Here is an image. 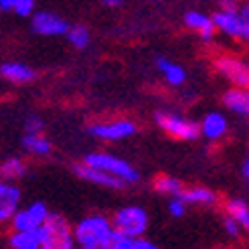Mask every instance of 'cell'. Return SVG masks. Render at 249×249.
<instances>
[{
	"instance_id": "8fae6325",
	"label": "cell",
	"mask_w": 249,
	"mask_h": 249,
	"mask_svg": "<svg viewBox=\"0 0 249 249\" xmlns=\"http://www.w3.org/2000/svg\"><path fill=\"white\" fill-rule=\"evenodd\" d=\"M71 27L69 24L53 15V12H36L33 17V31L36 35H43V36H59V35H67Z\"/></svg>"
},
{
	"instance_id": "ac0fdd59",
	"label": "cell",
	"mask_w": 249,
	"mask_h": 249,
	"mask_svg": "<svg viewBox=\"0 0 249 249\" xmlns=\"http://www.w3.org/2000/svg\"><path fill=\"white\" fill-rule=\"evenodd\" d=\"M8 243L15 249H39L41 237L36 233V229L35 231H15L8 237Z\"/></svg>"
},
{
	"instance_id": "4fadbf2b",
	"label": "cell",
	"mask_w": 249,
	"mask_h": 249,
	"mask_svg": "<svg viewBox=\"0 0 249 249\" xmlns=\"http://www.w3.org/2000/svg\"><path fill=\"white\" fill-rule=\"evenodd\" d=\"M184 24L201 35L203 41L213 39L215 29H217L215 22H213V17H207V15H203V12H195V10H191V12H186L184 15Z\"/></svg>"
},
{
	"instance_id": "30bf717a",
	"label": "cell",
	"mask_w": 249,
	"mask_h": 249,
	"mask_svg": "<svg viewBox=\"0 0 249 249\" xmlns=\"http://www.w3.org/2000/svg\"><path fill=\"white\" fill-rule=\"evenodd\" d=\"M217 71L227 77L235 87H249V67L233 57H219L215 63Z\"/></svg>"
},
{
	"instance_id": "2e32d148",
	"label": "cell",
	"mask_w": 249,
	"mask_h": 249,
	"mask_svg": "<svg viewBox=\"0 0 249 249\" xmlns=\"http://www.w3.org/2000/svg\"><path fill=\"white\" fill-rule=\"evenodd\" d=\"M0 75L12 83H29L36 77V73L29 65H22V63H2Z\"/></svg>"
},
{
	"instance_id": "ba28073f",
	"label": "cell",
	"mask_w": 249,
	"mask_h": 249,
	"mask_svg": "<svg viewBox=\"0 0 249 249\" xmlns=\"http://www.w3.org/2000/svg\"><path fill=\"white\" fill-rule=\"evenodd\" d=\"M213 22H215V27L221 33H225L227 36H233V39H239L241 36V15H239V10L235 8L233 0H227V2L223 4V10L215 12Z\"/></svg>"
},
{
	"instance_id": "603a6c76",
	"label": "cell",
	"mask_w": 249,
	"mask_h": 249,
	"mask_svg": "<svg viewBox=\"0 0 249 249\" xmlns=\"http://www.w3.org/2000/svg\"><path fill=\"white\" fill-rule=\"evenodd\" d=\"M0 172H2V178L4 180H17V178H22L27 168H24L22 160L18 158H6L2 166H0Z\"/></svg>"
},
{
	"instance_id": "f1b7e54d",
	"label": "cell",
	"mask_w": 249,
	"mask_h": 249,
	"mask_svg": "<svg viewBox=\"0 0 249 249\" xmlns=\"http://www.w3.org/2000/svg\"><path fill=\"white\" fill-rule=\"evenodd\" d=\"M223 227H225V231H227V235L229 237H239V223L235 221L231 215H227L225 217V221H223Z\"/></svg>"
},
{
	"instance_id": "d4e9b609",
	"label": "cell",
	"mask_w": 249,
	"mask_h": 249,
	"mask_svg": "<svg viewBox=\"0 0 249 249\" xmlns=\"http://www.w3.org/2000/svg\"><path fill=\"white\" fill-rule=\"evenodd\" d=\"M154 189L158 193H162V195H168V196H177L184 191L182 182L178 178H172V177H158L156 182H154Z\"/></svg>"
},
{
	"instance_id": "484cf974",
	"label": "cell",
	"mask_w": 249,
	"mask_h": 249,
	"mask_svg": "<svg viewBox=\"0 0 249 249\" xmlns=\"http://www.w3.org/2000/svg\"><path fill=\"white\" fill-rule=\"evenodd\" d=\"M67 41L75 47V49H85L89 45V31H87L83 24H75L67 31Z\"/></svg>"
},
{
	"instance_id": "e0dca14e",
	"label": "cell",
	"mask_w": 249,
	"mask_h": 249,
	"mask_svg": "<svg viewBox=\"0 0 249 249\" xmlns=\"http://www.w3.org/2000/svg\"><path fill=\"white\" fill-rule=\"evenodd\" d=\"M156 67H158L160 73H162V77L166 79V83H170L174 87L182 85L184 79H186L184 69L180 65H177V63H172V61H168V59H158L156 61Z\"/></svg>"
},
{
	"instance_id": "3957f363",
	"label": "cell",
	"mask_w": 249,
	"mask_h": 249,
	"mask_svg": "<svg viewBox=\"0 0 249 249\" xmlns=\"http://www.w3.org/2000/svg\"><path fill=\"white\" fill-rule=\"evenodd\" d=\"M154 120L168 136L177 140H196L203 134L201 126H196L193 120H186L178 114H172V111H158Z\"/></svg>"
},
{
	"instance_id": "9a60e30c",
	"label": "cell",
	"mask_w": 249,
	"mask_h": 249,
	"mask_svg": "<svg viewBox=\"0 0 249 249\" xmlns=\"http://www.w3.org/2000/svg\"><path fill=\"white\" fill-rule=\"evenodd\" d=\"M201 132L207 140H219L225 136L227 132V120L225 116H221L219 111H211L203 118V124H201Z\"/></svg>"
},
{
	"instance_id": "f546056e",
	"label": "cell",
	"mask_w": 249,
	"mask_h": 249,
	"mask_svg": "<svg viewBox=\"0 0 249 249\" xmlns=\"http://www.w3.org/2000/svg\"><path fill=\"white\" fill-rule=\"evenodd\" d=\"M43 128V122L39 120V116H29L27 122H24V130L29 134H39Z\"/></svg>"
},
{
	"instance_id": "5b68a950",
	"label": "cell",
	"mask_w": 249,
	"mask_h": 249,
	"mask_svg": "<svg viewBox=\"0 0 249 249\" xmlns=\"http://www.w3.org/2000/svg\"><path fill=\"white\" fill-rule=\"evenodd\" d=\"M111 223H114L116 231L124 235H132V237H140L148 227V215L140 207H124L114 215Z\"/></svg>"
},
{
	"instance_id": "7402d4cb",
	"label": "cell",
	"mask_w": 249,
	"mask_h": 249,
	"mask_svg": "<svg viewBox=\"0 0 249 249\" xmlns=\"http://www.w3.org/2000/svg\"><path fill=\"white\" fill-rule=\"evenodd\" d=\"M227 213L239 223V225L249 231V207L245 201H241V198H233V201L227 203Z\"/></svg>"
},
{
	"instance_id": "cb8c5ba5",
	"label": "cell",
	"mask_w": 249,
	"mask_h": 249,
	"mask_svg": "<svg viewBox=\"0 0 249 249\" xmlns=\"http://www.w3.org/2000/svg\"><path fill=\"white\" fill-rule=\"evenodd\" d=\"M0 8L4 12H17L18 17H31L35 10V0H0Z\"/></svg>"
},
{
	"instance_id": "4dcf8cb0",
	"label": "cell",
	"mask_w": 249,
	"mask_h": 249,
	"mask_svg": "<svg viewBox=\"0 0 249 249\" xmlns=\"http://www.w3.org/2000/svg\"><path fill=\"white\" fill-rule=\"evenodd\" d=\"M102 2H104V6H107V8H118V6L124 2V0H102Z\"/></svg>"
},
{
	"instance_id": "7c38bea8",
	"label": "cell",
	"mask_w": 249,
	"mask_h": 249,
	"mask_svg": "<svg viewBox=\"0 0 249 249\" xmlns=\"http://www.w3.org/2000/svg\"><path fill=\"white\" fill-rule=\"evenodd\" d=\"M18 205H20V191L15 184H0V219L8 221L18 213Z\"/></svg>"
},
{
	"instance_id": "6da1fadb",
	"label": "cell",
	"mask_w": 249,
	"mask_h": 249,
	"mask_svg": "<svg viewBox=\"0 0 249 249\" xmlns=\"http://www.w3.org/2000/svg\"><path fill=\"white\" fill-rule=\"evenodd\" d=\"M73 235H75V243L83 249H111L116 227L106 217L93 215L79 221Z\"/></svg>"
},
{
	"instance_id": "5bb4252c",
	"label": "cell",
	"mask_w": 249,
	"mask_h": 249,
	"mask_svg": "<svg viewBox=\"0 0 249 249\" xmlns=\"http://www.w3.org/2000/svg\"><path fill=\"white\" fill-rule=\"evenodd\" d=\"M223 104L233 114L249 116V87H235L223 95Z\"/></svg>"
},
{
	"instance_id": "9c48e42d",
	"label": "cell",
	"mask_w": 249,
	"mask_h": 249,
	"mask_svg": "<svg viewBox=\"0 0 249 249\" xmlns=\"http://www.w3.org/2000/svg\"><path fill=\"white\" fill-rule=\"evenodd\" d=\"M75 174L79 178L87 180V182H93V184H99V186H106V189H124L128 182L126 180H122L120 177H114V174H109L102 168H95L91 164H79L75 166Z\"/></svg>"
},
{
	"instance_id": "52a82bcc",
	"label": "cell",
	"mask_w": 249,
	"mask_h": 249,
	"mask_svg": "<svg viewBox=\"0 0 249 249\" xmlns=\"http://www.w3.org/2000/svg\"><path fill=\"white\" fill-rule=\"evenodd\" d=\"M136 132L134 122L130 120H118V122H107V124H93L89 128V134L99 140L106 142H118L124 138H130Z\"/></svg>"
},
{
	"instance_id": "7a4b0ae2",
	"label": "cell",
	"mask_w": 249,
	"mask_h": 249,
	"mask_svg": "<svg viewBox=\"0 0 249 249\" xmlns=\"http://www.w3.org/2000/svg\"><path fill=\"white\" fill-rule=\"evenodd\" d=\"M43 249H71L75 243V235H71L67 221L59 215H49V219L36 229Z\"/></svg>"
},
{
	"instance_id": "83f0119b",
	"label": "cell",
	"mask_w": 249,
	"mask_h": 249,
	"mask_svg": "<svg viewBox=\"0 0 249 249\" xmlns=\"http://www.w3.org/2000/svg\"><path fill=\"white\" fill-rule=\"evenodd\" d=\"M239 15H241V36H239V39L249 43V4H245L239 10Z\"/></svg>"
},
{
	"instance_id": "8992f818",
	"label": "cell",
	"mask_w": 249,
	"mask_h": 249,
	"mask_svg": "<svg viewBox=\"0 0 249 249\" xmlns=\"http://www.w3.org/2000/svg\"><path fill=\"white\" fill-rule=\"evenodd\" d=\"M49 215L51 213H49L43 203H33L27 209L18 211V213L10 219V223H12V229L15 231H35L49 219Z\"/></svg>"
},
{
	"instance_id": "1f68e13d",
	"label": "cell",
	"mask_w": 249,
	"mask_h": 249,
	"mask_svg": "<svg viewBox=\"0 0 249 249\" xmlns=\"http://www.w3.org/2000/svg\"><path fill=\"white\" fill-rule=\"evenodd\" d=\"M243 174H245V178H249V158L245 160V164H243Z\"/></svg>"
},
{
	"instance_id": "d6a6232c",
	"label": "cell",
	"mask_w": 249,
	"mask_h": 249,
	"mask_svg": "<svg viewBox=\"0 0 249 249\" xmlns=\"http://www.w3.org/2000/svg\"><path fill=\"white\" fill-rule=\"evenodd\" d=\"M233 2H237V0H233Z\"/></svg>"
},
{
	"instance_id": "277c9868",
	"label": "cell",
	"mask_w": 249,
	"mask_h": 249,
	"mask_svg": "<svg viewBox=\"0 0 249 249\" xmlns=\"http://www.w3.org/2000/svg\"><path fill=\"white\" fill-rule=\"evenodd\" d=\"M83 162L91 164L95 168H102L109 174H114V177H120L122 180H126L128 184L132 182H138V172H136V168H132L126 160L122 158H116L111 154H102V152H93V154H87Z\"/></svg>"
},
{
	"instance_id": "4316f807",
	"label": "cell",
	"mask_w": 249,
	"mask_h": 249,
	"mask_svg": "<svg viewBox=\"0 0 249 249\" xmlns=\"http://www.w3.org/2000/svg\"><path fill=\"white\" fill-rule=\"evenodd\" d=\"M184 207H186V201H184L180 195H177V196H174L172 201L168 203V211H170L172 217H182V215H184Z\"/></svg>"
},
{
	"instance_id": "44dd1931",
	"label": "cell",
	"mask_w": 249,
	"mask_h": 249,
	"mask_svg": "<svg viewBox=\"0 0 249 249\" xmlns=\"http://www.w3.org/2000/svg\"><path fill=\"white\" fill-rule=\"evenodd\" d=\"M180 196L186 201V205H213L217 201V196L211 193L209 189H203V186L186 189V191L180 193Z\"/></svg>"
},
{
	"instance_id": "ffe728a7",
	"label": "cell",
	"mask_w": 249,
	"mask_h": 249,
	"mask_svg": "<svg viewBox=\"0 0 249 249\" xmlns=\"http://www.w3.org/2000/svg\"><path fill=\"white\" fill-rule=\"evenodd\" d=\"M22 146H24V150L35 154V156H47L51 152V142L41 134H29L27 132V136L22 138Z\"/></svg>"
},
{
	"instance_id": "d6986e66",
	"label": "cell",
	"mask_w": 249,
	"mask_h": 249,
	"mask_svg": "<svg viewBox=\"0 0 249 249\" xmlns=\"http://www.w3.org/2000/svg\"><path fill=\"white\" fill-rule=\"evenodd\" d=\"M156 245L152 241L140 237H132V235H124L120 231H116L114 235V243H111V249H154Z\"/></svg>"
}]
</instances>
